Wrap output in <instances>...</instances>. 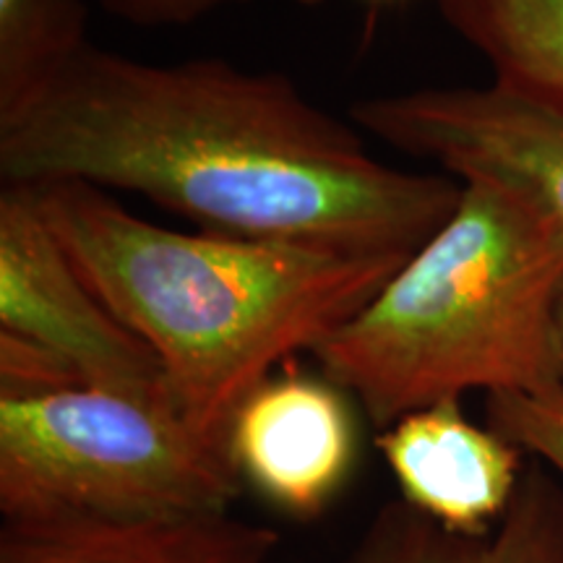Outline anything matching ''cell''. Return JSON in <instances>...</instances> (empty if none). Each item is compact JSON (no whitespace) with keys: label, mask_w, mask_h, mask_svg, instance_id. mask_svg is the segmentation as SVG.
I'll use <instances>...</instances> for the list:
<instances>
[{"label":"cell","mask_w":563,"mask_h":563,"mask_svg":"<svg viewBox=\"0 0 563 563\" xmlns=\"http://www.w3.org/2000/svg\"><path fill=\"white\" fill-rule=\"evenodd\" d=\"M561 285L559 217L467 180L452 217L311 355L378 431L467 391H551L563 386Z\"/></svg>","instance_id":"obj_3"},{"label":"cell","mask_w":563,"mask_h":563,"mask_svg":"<svg viewBox=\"0 0 563 563\" xmlns=\"http://www.w3.org/2000/svg\"><path fill=\"white\" fill-rule=\"evenodd\" d=\"M555 332H559V347H561V361H563V285L559 292V302H555Z\"/></svg>","instance_id":"obj_15"},{"label":"cell","mask_w":563,"mask_h":563,"mask_svg":"<svg viewBox=\"0 0 563 563\" xmlns=\"http://www.w3.org/2000/svg\"><path fill=\"white\" fill-rule=\"evenodd\" d=\"M340 563H563V481L534 462L525 467L501 522L454 532L410 504H384Z\"/></svg>","instance_id":"obj_10"},{"label":"cell","mask_w":563,"mask_h":563,"mask_svg":"<svg viewBox=\"0 0 563 563\" xmlns=\"http://www.w3.org/2000/svg\"><path fill=\"white\" fill-rule=\"evenodd\" d=\"M399 498L454 532H485L501 522L525 464L522 449L462 412L460 399L415 410L376 439Z\"/></svg>","instance_id":"obj_8"},{"label":"cell","mask_w":563,"mask_h":563,"mask_svg":"<svg viewBox=\"0 0 563 563\" xmlns=\"http://www.w3.org/2000/svg\"><path fill=\"white\" fill-rule=\"evenodd\" d=\"M32 191L76 269L159 357L180 418L222 443L277 365L319 347L410 258L170 230L84 183Z\"/></svg>","instance_id":"obj_2"},{"label":"cell","mask_w":563,"mask_h":563,"mask_svg":"<svg viewBox=\"0 0 563 563\" xmlns=\"http://www.w3.org/2000/svg\"><path fill=\"white\" fill-rule=\"evenodd\" d=\"M0 178L139 194L222 235L402 258L462 199L452 175L386 165L285 74L95 45L0 121Z\"/></svg>","instance_id":"obj_1"},{"label":"cell","mask_w":563,"mask_h":563,"mask_svg":"<svg viewBox=\"0 0 563 563\" xmlns=\"http://www.w3.org/2000/svg\"><path fill=\"white\" fill-rule=\"evenodd\" d=\"M279 534L235 514L178 522H3L0 563H274Z\"/></svg>","instance_id":"obj_9"},{"label":"cell","mask_w":563,"mask_h":563,"mask_svg":"<svg viewBox=\"0 0 563 563\" xmlns=\"http://www.w3.org/2000/svg\"><path fill=\"white\" fill-rule=\"evenodd\" d=\"M224 446L243 485L266 504L295 519L319 517L355 464L347 391L327 376H269L232 412Z\"/></svg>","instance_id":"obj_7"},{"label":"cell","mask_w":563,"mask_h":563,"mask_svg":"<svg viewBox=\"0 0 563 563\" xmlns=\"http://www.w3.org/2000/svg\"><path fill=\"white\" fill-rule=\"evenodd\" d=\"M115 16L144 26L191 24L224 5L245 3V0H102Z\"/></svg>","instance_id":"obj_14"},{"label":"cell","mask_w":563,"mask_h":563,"mask_svg":"<svg viewBox=\"0 0 563 563\" xmlns=\"http://www.w3.org/2000/svg\"><path fill=\"white\" fill-rule=\"evenodd\" d=\"M350 123L460 183L493 180L563 222V115L496 87H428L363 97Z\"/></svg>","instance_id":"obj_6"},{"label":"cell","mask_w":563,"mask_h":563,"mask_svg":"<svg viewBox=\"0 0 563 563\" xmlns=\"http://www.w3.org/2000/svg\"><path fill=\"white\" fill-rule=\"evenodd\" d=\"M89 45L84 0H0V121Z\"/></svg>","instance_id":"obj_12"},{"label":"cell","mask_w":563,"mask_h":563,"mask_svg":"<svg viewBox=\"0 0 563 563\" xmlns=\"http://www.w3.org/2000/svg\"><path fill=\"white\" fill-rule=\"evenodd\" d=\"M493 84L563 115V0H435Z\"/></svg>","instance_id":"obj_11"},{"label":"cell","mask_w":563,"mask_h":563,"mask_svg":"<svg viewBox=\"0 0 563 563\" xmlns=\"http://www.w3.org/2000/svg\"><path fill=\"white\" fill-rule=\"evenodd\" d=\"M0 334L47 352L87 389L175 410L159 357L76 269L26 186L0 194Z\"/></svg>","instance_id":"obj_5"},{"label":"cell","mask_w":563,"mask_h":563,"mask_svg":"<svg viewBox=\"0 0 563 563\" xmlns=\"http://www.w3.org/2000/svg\"><path fill=\"white\" fill-rule=\"evenodd\" d=\"M228 446L173 407L102 389L0 394L3 522H178L230 514Z\"/></svg>","instance_id":"obj_4"},{"label":"cell","mask_w":563,"mask_h":563,"mask_svg":"<svg viewBox=\"0 0 563 563\" xmlns=\"http://www.w3.org/2000/svg\"><path fill=\"white\" fill-rule=\"evenodd\" d=\"M488 426L563 481V386L540 394L498 391L485 399Z\"/></svg>","instance_id":"obj_13"}]
</instances>
